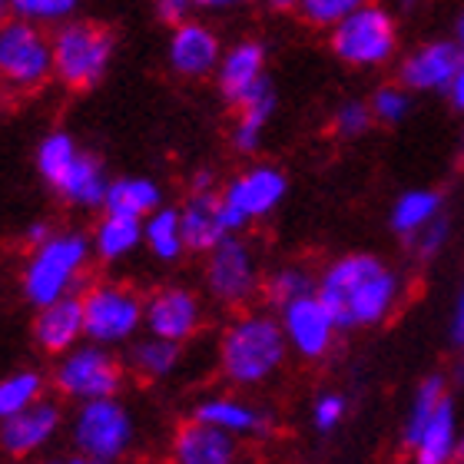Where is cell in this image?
<instances>
[{
	"mask_svg": "<svg viewBox=\"0 0 464 464\" xmlns=\"http://www.w3.org/2000/svg\"><path fill=\"white\" fill-rule=\"evenodd\" d=\"M401 276L388 262L372 252H352L319 272L315 295L329 305L339 329L352 332L382 325L401 302Z\"/></svg>",
	"mask_w": 464,
	"mask_h": 464,
	"instance_id": "1",
	"label": "cell"
},
{
	"mask_svg": "<svg viewBox=\"0 0 464 464\" xmlns=\"http://www.w3.org/2000/svg\"><path fill=\"white\" fill-rule=\"evenodd\" d=\"M289 358V342L279 315L246 309L219 335V372L236 388H259L279 375Z\"/></svg>",
	"mask_w": 464,
	"mask_h": 464,
	"instance_id": "2",
	"label": "cell"
},
{
	"mask_svg": "<svg viewBox=\"0 0 464 464\" xmlns=\"http://www.w3.org/2000/svg\"><path fill=\"white\" fill-rule=\"evenodd\" d=\"M93 262V242L80 229H53L47 242L30 249L20 269V289L34 309H44L63 295H77Z\"/></svg>",
	"mask_w": 464,
	"mask_h": 464,
	"instance_id": "3",
	"label": "cell"
},
{
	"mask_svg": "<svg viewBox=\"0 0 464 464\" xmlns=\"http://www.w3.org/2000/svg\"><path fill=\"white\" fill-rule=\"evenodd\" d=\"M53 44V80L67 90H90L107 77L116 53L113 30L93 20H67L50 34Z\"/></svg>",
	"mask_w": 464,
	"mask_h": 464,
	"instance_id": "4",
	"label": "cell"
},
{
	"mask_svg": "<svg viewBox=\"0 0 464 464\" xmlns=\"http://www.w3.org/2000/svg\"><path fill=\"white\" fill-rule=\"evenodd\" d=\"M83 302V325H87V342L120 348L140 339L146 319V295L126 285V282L103 279L90 282L80 292Z\"/></svg>",
	"mask_w": 464,
	"mask_h": 464,
	"instance_id": "5",
	"label": "cell"
},
{
	"mask_svg": "<svg viewBox=\"0 0 464 464\" xmlns=\"http://www.w3.org/2000/svg\"><path fill=\"white\" fill-rule=\"evenodd\" d=\"M53 80V44L47 27L7 17L0 24V87L10 93H37Z\"/></svg>",
	"mask_w": 464,
	"mask_h": 464,
	"instance_id": "6",
	"label": "cell"
},
{
	"mask_svg": "<svg viewBox=\"0 0 464 464\" xmlns=\"http://www.w3.org/2000/svg\"><path fill=\"white\" fill-rule=\"evenodd\" d=\"M332 53L358 70H375L392 63L398 53V20L382 4H365L329 30Z\"/></svg>",
	"mask_w": 464,
	"mask_h": 464,
	"instance_id": "7",
	"label": "cell"
},
{
	"mask_svg": "<svg viewBox=\"0 0 464 464\" xmlns=\"http://www.w3.org/2000/svg\"><path fill=\"white\" fill-rule=\"evenodd\" d=\"M126 382V362L113 355V348L97 342H80L70 352L57 355V365L50 368V385L67 401H93V398H113Z\"/></svg>",
	"mask_w": 464,
	"mask_h": 464,
	"instance_id": "8",
	"label": "cell"
},
{
	"mask_svg": "<svg viewBox=\"0 0 464 464\" xmlns=\"http://www.w3.org/2000/svg\"><path fill=\"white\" fill-rule=\"evenodd\" d=\"M70 441L77 455L116 464L136 445V418L116 395L80 401L70 418Z\"/></svg>",
	"mask_w": 464,
	"mask_h": 464,
	"instance_id": "9",
	"label": "cell"
},
{
	"mask_svg": "<svg viewBox=\"0 0 464 464\" xmlns=\"http://www.w3.org/2000/svg\"><path fill=\"white\" fill-rule=\"evenodd\" d=\"M262 276L256 249L242 236H226L213 252H206L203 285L209 299L226 305V309H249L259 299Z\"/></svg>",
	"mask_w": 464,
	"mask_h": 464,
	"instance_id": "10",
	"label": "cell"
},
{
	"mask_svg": "<svg viewBox=\"0 0 464 464\" xmlns=\"http://www.w3.org/2000/svg\"><path fill=\"white\" fill-rule=\"evenodd\" d=\"M285 193H289V179L272 163H252L226 179L219 199H223V219L229 236H242L252 223L276 213Z\"/></svg>",
	"mask_w": 464,
	"mask_h": 464,
	"instance_id": "11",
	"label": "cell"
},
{
	"mask_svg": "<svg viewBox=\"0 0 464 464\" xmlns=\"http://www.w3.org/2000/svg\"><path fill=\"white\" fill-rule=\"evenodd\" d=\"M279 322L282 332H285V342H289V352H295L305 362H319V358L329 355L342 332L335 315L319 295H305V299L279 309Z\"/></svg>",
	"mask_w": 464,
	"mask_h": 464,
	"instance_id": "12",
	"label": "cell"
},
{
	"mask_svg": "<svg viewBox=\"0 0 464 464\" xmlns=\"http://www.w3.org/2000/svg\"><path fill=\"white\" fill-rule=\"evenodd\" d=\"M203 319H206L203 302H199V295L193 289H186V285H163L153 295H146L143 329L150 335H160V339L186 345L189 339L199 335Z\"/></svg>",
	"mask_w": 464,
	"mask_h": 464,
	"instance_id": "13",
	"label": "cell"
},
{
	"mask_svg": "<svg viewBox=\"0 0 464 464\" xmlns=\"http://www.w3.org/2000/svg\"><path fill=\"white\" fill-rule=\"evenodd\" d=\"M223 40L203 20H183L176 24L166 44V63L179 80H206L216 77V67L223 60Z\"/></svg>",
	"mask_w": 464,
	"mask_h": 464,
	"instance_id": "14",
	"label": "cell"
},
{
	"mask_svg": "<svg viewBox=\"0 0 464 464\" xmlns=\"http://www.w3.org/2000/svg\"><path fill=\"white\" fill-rule=\"evenodd\" d=\"M60 428H63L60 405L50 398H40L37 405L24 408L20 415H10L0 421V451L17 458V461H30L47 445H53Z\"/></svg>",
	"mask_w": 464,
	"mask_h": 464,
	"instance_id": "15",
	"label": "cell"
},
{
	"mask_svg": "<svg viewBox=\"0 0 464 464\" xmlns=\"http://www.w3.org/2000/svg\"><path fill=\"white\" fill-rule=\"evenodd\" d=\"M461 50L455 40H428L408 50L398 63V83L411 93H448L461 70Z\"/></svg>",
	"mask_w": 464,
	"mask_h": 464,
	"instance_id": "16",
	"label": "cell"
},
{
	"mask_svg": "<svg viewBox=\"0 0 464 464\" xmlns=\"http://www.w3.org/2000/svg\"><path fill=\"white\" fill-rule=\"evenodd\" d=\"M266 60H269L266 44L252 37L236 40L232 47L223 50V60L216 67V87H219V93H223L229 107H239L242 100H249L269 80Z\"/></svg>",
	"mask_w": 464,
	"mask_h": 464,
	"instance_id": "17",
	"label": "cell"
},
{
	"mask_svg": "<svg viewBox=\"0 0 464 464\" xmlns=\"http://www.w3.org/2000/svg\"><path fill=\"white\" fill-rule=\"evenodd\" d=\"M193 418L203 425H213L232 438H269L272 415L262 405L242 395H209L193 408Z\"/></svg>",
	"mask_w": 464,
	"mask_h": 464,
	"instance_id": "18",
	"label": "cell"
},
{
	"mask_svg": "<svg viewBox=\"0 0 464 464\" xmlns=\"http://www.w3.org/2000/svg\"><path fill=\"white\" fill-rule=\"evenodd\" d=\"M239 438L226 435L219 428L203 421H183L169 441V461L173 464H239Z\"/></svg>",
	"mask_w": 464,
	"mask_h": 464,
	"instance_id": "19",
	"label": "cell"
},
{
	"mask_svg": "<svg viewBox=\"0 0 464 464\" xmlns=\"http://www.w3.org/2000/svg\"><path fill=\"white\" fill-rule=\"evenodd\" d=\"M34 342H37V348L47 352V355H63V352H70L73 345L87 342L80 292L77 295H63V299L37 309V319H34Z\"/></svg>",
	"mask_w": 464,
	"mask_h": 464,
	"instance_id": "20",
	"label": "cell"
},
{
	"mask_svg": "<svg viewBox=\"0 0 464 464\" xmlns=\"http://www.w3.org/2000/svg\"><path fill=\"white\" fill-rule=\"evenodd\" d=\"M179 223H183L186 252H196V256L213 252L216 246L229 236L226 219H223V199H219V189H206V193L189 189L186 203L179 206Z\"/></svg>",
	"mask_w": 464,
	"mask_h": 464,
	"instance_id": "21",
	"label": "cell"
},
{
	"mask_svg": "<svg viewBox=\"0 0 464 464\" xmlns=\"http://www.w3.org/2000/svg\"><path fill=\"white\" fill-rule=\"evenodd\" d=\"M50 189H53L67 206H73V209H87V213L103 209V206H107V189H110L107 166L100 163L93 153L80 150L77 160L50 183Z\"/></svg>",
	"mask_w": 464,
	"mask_h": 464,
	"instance_id": "22",
	"label": "cell"
},
{
	"mask_svg": "<svg viewBox=\"0 0 464 464\" xmlns=\"http://www.w3.org/2000/svg\"><path fill=\"white\" fill-rule=\"evenodd\" d=\"M458 438H461V431H458L455 398L445 395V401L438 405V411L431 415L425 431L411 445V458H415V464H455Z\"/></svg>",
	"mask_w": 464,
	"mask_h": 464,
	"instance_id": "23",
	"label": "cell"
},
{
	"mask_svg": "<svg viewBox=\"0 0 464 464\" xmlns=\"http://www.w3.org/2000/svg\"><path fill=\"white\" fill-rule=\"evenodd\" d=\"M276 87H272V80H266L249 100H242L239 113H236V126H232V150L242 156L256 153L262 146V136H266V126H269L272 113H276Z\"/></svg>",
	"mask_w": 464,
	"mask_h": 464,
	"instance_id": "24",
	"label": "cell"
},
{
	"mask_svg": "<svg viewBox=\"0 0 464 464\" xmlns=\"http://www.w3.org/2000/svg\"><path fill=\"white\" fill-rule=\"evenodd\" d=\"M179 365H183V345L179 342L160 339V335H150V332H146V339L130 342L126 368L136 378H143V382H163Z\"/></svg>",
	"mask_w": 464,
	"mask_h": 464,
	"instance_id": "25",
	"label": "cell"
},
{
	"mask_svg": "<svg viewBox=\"0 0 464 464\" xmlns=\"http://www.w3.org/2000/svg\"><path fill=\"white\" fill-rule=\"evenodd\" d=\"M90 242H93V256L100 262H120L143 246V219L103 213L90 232Z\"/></svg>",
	"mask_w": 464,
	"mask_h": 464,
	"instance_id": "26",
	"label": "cell"
},
{
	"mask_svg": "<svg viewBox=\"0 0 464 464\" xmlns=\"http://www.w3.org/2000/svg\"><path fill=\"white\" fill-rule=\"evenodd\" d=\"M160 206H163V189H160L153 179H146V176H120V179H110L103 213L146 219V216L156 213Z\"/></svg>",
	"mask_w": 464,
	"mask_h": 464,
	"instance_id": "27",
	"label": "cell"
},
{
	"mask_svg": "<svg viewBox=\"0 0 464 464\" xmlns=\"http://www.w3.org/2000/svg\"><path fill=\"white\" fill-rule=\"evenodd\" d=\"M438 216H441V196L435 189H408V193H401L395 199L388 223L408 242L411 236H418V232L425 229L428 223H435Z\"/></svg>",
	"mask_w": 464,
	"mask_h": 464,
	"instance_id": "28",
	"label": "cell"
},
{
	"mask_svg": "<svg viewBox=\"0 0 464 464\" xmlns=\"http://www.w3.org/2000/svg\"><path fill=\"white\" fill-rule=\"evenodd\" d=\"M143 246L153 252V259L176 262L186 256L183 223H179V209L173 206H160L156 213L143 219Z\"/></svg>",
	"mask_w": 464,
	"mask_h": 464,
	"instance_id": "29",
	"label": "cell"
},
{
	"mask_svg": "<svg viewBox=\"0 0 464 464\" xmlns=\"http://www.w3.org/2000/svg\"><path fill=\"white\" fill-rule=\"evenodd\" d=\"M315 289H319V276L302 262H285L279 269H272L262 282V295L272 309H285L305 295H315Z\"/></svg>",
	"mask_w": 464,
	"mask_h": 464,
	"instance_id": "30",
	"label": "cell"
},
{
	"mask_svg": "<svg viewBox=\"0 0 464 464\" xmlns=\"http://www.w3.org/2000/svg\"><path fill=\"white\" fill-rule=\"evenodd\" d=\"M445 395H448L445 375H428L425 382L415 388L411 405H408V415H405V428H401V441H405V448L415 445L418 435L425 431V425L431 421V415L438 411V405L445 401Z\"/></svg>",
	"mask_w": 464,
	"mask_h": 464,
	"instance_id": "31",
	"label": "cell"
},
{
	"mask_svg": "<svg viewBox=\"0 0 464 464\" xmlns=\"http://www.w3.org/2000/svg\"><path fill=\"white\" fill-rule=\"evenodd\" d=\"M44 392H47V378L40 375L37 368H20L14 375H4L0 378V421L37 405Z\"/></svg>",
	"mask_w": 464,
	"mask_h": 464,
	"instance_id": "32",
	"label": "cell"
},
{
	"mask_svg": "<svg viewBox=\"0 0 464 464\" xmlns=\"http://www.w3.org/2000/svg\"><path fill=\"white\" fill-rule=\"evenodd\" d=\"M77 153H80V143L67 130H53V133L44 136L37 146V173L44 176V183L47 186L53 183V179L77 160Z\"/></svg>",
	"mask_w": 464,
	"mask_h": 464,
	"instance_id": "33",
	"label": "cell"
},
{
	"mask_svg": "<svg viewBox=\"0 0 464 464\" xmlns=\"http://www.w3.org/2000/svg\"><path fill=\"white\" fill-rule=\"evenodd\" d=\"M10 4V17L30 20L37 27H60L73 20L80 0H7Z\"/></svg>",
	"mask_w": 464,
	"mask_h": 464,
	"instance_id": "34",
	"label": "cell"
},
{
	"mask_svg": "<svg viewBox=\"0 0 464 464\" xmlns=\"http://www.w3.org/2000/svg\"><path fill=\"white\" fill-rule=\"evenodd\" d=\"M365 4H372V0H302L295 14H299L309 27L332 30L335 24H342L348 14H355L358 7H365Z\"/></svg>",
	"mask_w": 464,
	"mask_h": 464,
	"instance_id": "35",
	"label": "cell"
},
{
	"mask_svg": "<svg viewBox=\"0 0 464 464\" xmlns=\"http://www.w3.org/2000/svg\"><path fill=\"white\" fill-rule=\"evenodd\" d=\"M368 107H372V116H375L378 123L398 126L411 113V90H405L401 83H385V87H378L372 93Z\"/></svg>",
	"mask_w": 464,
	"mask_h": 464,
	"instance_id": "36",
	"label": "cell"
},
{
	"mask_svg": "<svg viewBox=\"0 0 464 464\" xmlns=\"http://www.w3.org/2000/svg\"><path fill=\"white\" fill-rule=\"evenodd\" d=\"M375 123V116H372V107H368L365 100H345L339 103V110L332 113V130L335 136L342 140H358V136H365Z\"/></svg>",
	"mask_w": 464,
	"mask_h": 464,
	"instance_id": "37",
	"label": "cell"
},
{
	"mask_svg": "<svg viewBox=\"0 0 464 464\" xmlns=\"http://www.w3.org/2000/svg\"><path fill=\"white\" fill-rule=\"evenodd\" d=\"M448 236H451V223H448V216L441 213L435 223H428L425 229L418 232V236H411V239H408V246H411V252H415L421 262H431L438 252L448 246Z\"/></svg>",
	"mask_w": 464,
	"mask_h": 464,
	"instance_id": "38",
	"label": "cell"
},
{
	"mask_svg": "<svg viewBox=\"0 0 464 464\" xmlns=\"http://www.w3.org/2000/svg\"><path fill=\"white\" fill-rule=\"evenodd\" d=\"M345 411H348L345 395H339V392H325V395H319L315 401H312V425H315V431L329 435V431H335V428L345 421Z\"/></svg>",
	"mask_w": 464,
	"mask_h": 464,
	"instance_id": "39",
	"label": "cell"
},
{
	"mask_svg": "<svg viewBox=\"0 0 464 464\" xmlns=\"http://www.w3.org/2000/svg\"><path fill=\"white\" fill-rule=\"evenodd\" d=\"M153 7H156V17L163 20V24H169V27L183 24V20H189L196 14L193 0H153Z\"/></svg>",
	"mask_w": 464,
	"mask_h": 464,
	"instance_id": "40",
	"label": "cell"
},
{
	"mask_svg": "<svg viewBox=\"0 0 464 464\" xmlns=\"http://www.w3.org/2000/svg\"><path fill=\"white\" fill-rule=\"evenodd\" d=\"M249 0H193L196 10H206V14H229V10L246 7Z\"/></svg>",
	"mask_w": 464,
	"mask_h": 464,
	"instance_id": "41",
	"label": "cell"
},
{
	"mask_svg": "<svg viewBox=\"0 0 464 464\" xmlns=\"http://www.w3.org/2000/svg\"><path fill=\"white\" fill-rule=\"evenodd\" d=\"M50 236H53V226H50L47 219H37V223H30L27 232H24V239H27L30 249H37L40 242H47Z\"/></svg>",
	"mask_w": 464,
	"mask_h": 464,
	"instance_id": "42",
	"label": "cell"
},
{
	"mask_svg": "<svg viewBox=\"0 0 464 464\" xmlns=\"http://www.w3.org/2000/svg\"><path fill=\"white\" fill-rule=\"evenodd\" d=\"M451 342H455L458 348H464V285L455 302V315H451Z\"/></svg>",
	"mask_w": 464,
	"mask_h": 464,
	"instance_id": "43",
	"label": "cell"
},
{
	"mask_svg": "<svg viewBox=\"0 0 464 464\" xmlns=\"http://www.w3.org/2000/svg\"><path fill=\"white\" fill-rule=\"evenodd\" d=\"M448 100H451V107L464 113V60H461V70L451 80V87H448Z\"/></svg>",
	"mask_w": 464,
	"mask_h": 464,
	"instance_id": "44",
	"label": "cell"
},
{
	"mask_svg": "<svg viewBox=\"0 0 464 464\" xmlns=\"http://www.w3.org/2000/svg\"><path fill=\"white\" fill-rule=\"evenodd\" d=\"M189 189H196V193L216 189V176H213V169H196V173H193V183H189Z\"/></svg>",
	"mask_w": 464,
	"mask_h": 464,
	"instance_id": "45",
	"label": "cell"
},
{
	"mask_svg": "<svg viewBox=\"0 0 464 464\" xmlns=\"http://www.w3.org/2000/svg\"><path fill=\"white\" fill-rule=\"evenodd\" d=\"M302 0H266V7L276 10V14H289V10H299Z\"/></svg>",
	"mask_w": 464,
	"mask_h": 464,
	"instance_id": "46",
	"label": "cell"
},
{
	"mask_svg": "<svg viewBox=\"0 0 464 464\" xmlns=\"http://www.w3.org/2000/svg\"><path fill=\"white\" fill-rule=\"evenodd\" d=\"M60 464H113V461H100V458H90V455H73V458H67V461H60Z\"/></svg>",
	"mask_w": 464,
	"mask_h": 464,
	"instance_id": "47",
	"label": "cell"
},
{
	"mask_svg": "<svg viewBox=\"0 0 464 464\" xmlns=\"http://www.w3.org/2000/svg\"><path fill=\"white\" fill-rule=\"evenodd\" d=\"M455 44H458V50H461V57H464V10H461V17H458V24H455Z\"/></svg>",
	"mask_w": 464,
	"mask_h": 464,
	"instance_id": "48",
	"label": "cell"
},
{
	"mask_svg": "<svg viewBox=\"0 0 464 464\" xmlns=\"http://www.w3.org/2000/svg\"><path fill=\"white\" fill-rule=\"evenodd\" d=\"M418 4H421V0H398V10H401V14H411Z\"/></svg>",
	"mask_w": 464,
	"mask_h": 464,
	"instance_id": "49",
	"label": "cell"
},
{
	"mask_svg": "<svg viewBox=\"0 0 464 464\" xmlns=\"http://www.w3.org/2000/svg\"><path fill=\"white\" fill-rule=\"evenodd\" d=\"M455 464H464V431H461V438H458V458H455Z\"/></svg>",
	"mask_w": 464,
	"mask_h": 464,
	"instance_id": "50",
	"label": "cell"
},
{
	"mask_svg": "<svg viewBox=\"0 0 464 464\" xmlns=\"http://www.w3.org/2000/svg\"><path fill=\"white\" fill-rule=\"evenodd\" d=\"M7 14H10V4H7V0H0V24L7 20Z\"/></svg>",
	"mask_w": 464,
	"mask_h": 464,
	"instance_id": "51",
	"label": "cell"
},
{
	"mask_svg": "<svg viewBox=\"0 0 464 464\" xmlns=\"http://www.w3.org/2000/svg\"><path fill=\"white\" fill-rule=\"evenodd\" d=\"M20 464H60V461H20Z\"/></svg>",
	"mask_w": 464,
	"mask_h": 464,
	"instance_id": "52",
	"label": "cell"
}]
</instances>
